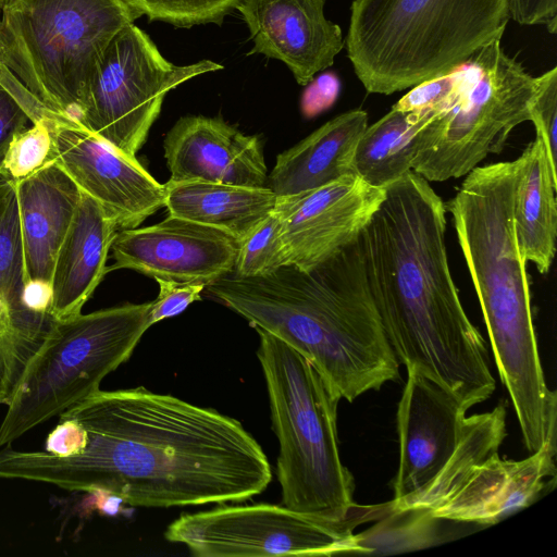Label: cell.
<instances>
[{"mask_svg":"<svg viewBox=\"0 0 557 557\" xmlns=\"http://www.w3.org/2000/svg\"><path fill=\"white\" fill-rule=\"evenodd\" d=\"M52 297L51 282L44 280H30L25 282L22 301L28 310L51 315Z\"/></svg>","mask_w":557,"mask_h":557,"instance_id":"obj_37","label":"cell"},{"mask_svg":"<svg viewBox=\"0 0 557 557\" xmlns=\"http://www.w3.org/2000/svg\"><path fill=\"white\" fill-rule=\"evenodd\" d=\"M500 40L470 57V79L458 103L416 134L411 170L426 181L466 176L490 153H499L516 126L530 121L536 79Z\"/></svg>","mask_w":557,"mask_h":557,"instance_id":"obj_10","label":"cell"},{"mask_svg":"<svg viewBox=\"0 0 557 557\" xmlns=\"http://www.w3.org/2000/svg\"><path fill=\"white\" fill-rule=\"evenodd\" d=\"M384 518L369 530L358 533L363 555L391 554L419 549L437 543L438 521L426 510L386 511ZM382 516V517H383Z\"/></svg>","mask_w":557,"mask_h":557,"instance_id":"obj_26","label":"cell"},{"mask_svg":"<svg viewBox=\"0 0 557 557\" xmlns=\"http://www.w3.org/2000/svg\"><path fill=\"white\" fill-rule=\"evenodd\" d=\"M255 330L280 443L276 473L283 505L329 522L360 524L377 518L379 506L355 503V480L341 459V399L301 354L269 332Z\"/></svg>","mask_w":557,"mask_h":557,"instance_id":"obj_6","label":"cell"},{"mask_svg":"<svg viewBox=\"0 0 557 557\" xmlns=\"http://www.w3.org/2000/svg\"><path fill=\"white\" fill-rule=\"evenodd\" d=\"M150 302L124 304L54 320L27 363L0 423V446L97 392L151 326Z\"/></svg>","mask_w":557,"mask_h":557,"instance_id":"obj_8","label":"cell"},{"mask_svg":"<svg viewBox=\"0 0 557 557\" xmlns=\"http://www.w3.org/2000/svg\"><path fill=\"white\" fill-rule=\"evenodd\" d=\"M52 112L17 133L0 164V174L15 184L54 160Z\"/></svg>","mask_w":557,"mask_h":557,"instance_id":"obj_27","label":"cell"},{"mask_svg":"<svg viewBox=\"0 0 557 557\" xmlns=\"http://www.w3.org/2000/svg\"><path fill=\"white\" fill-rule=\"evenodd\" d=\"M117 231L100 205L82 193L53 265L50 313L54 320L82 312L108 273L107 259Z\"/></svg>","mask_w":557,"mask_h":557,"instance_id":"obj_20","label":"cell"},{"mask_svg":"<svg viewBox=\"0 0 557 557\" xmlns=\"http://www.w3.org/2000/svg\"><path fill=\"white\" fill-rule=\"evenodd\" d=\"M470 79V65H463L413 86L392 108L400 111H448L461 98Z\"/></svg>","mask_w":557,"mask_h":557,"instance_id":"obj_30","label":"cell"},{"mask_svg":"<svg viewBox=\"0 0 557 557\" xmlns=\"http://www.w3.org/2000/svg\"><path fill=\"white\" fill-rule=\"evenodd\" d=\"M324 5L325 0H240L236 9L253 41L249 54L285 63L306 86L345 47L342 28L326 18Z\"/></svg>","mask_w":557,"mask_h":557,"instance_id":"obj_17","label":"cell"},{"mask_svg":"<svg viewBox=\"0 0 557 557\" xmlns=\"http://www.w3.org/2000/svg\"><path fill=\"white\" fill-rule=\"evenodd\" d=\"M357 525L329 522L284 505H223L180 516L164 536L197 557L332 556L361 554Z\"/></svg>","mask_w":557,"mask_h":557,"instance_id":"obj_12","label":"cell"},{"mask_svg":"<svg viewBox=\"0 0 557 557\" xmlns=\"http://www.w3.org/2000/svg\"><path fill=\"white\" fill-rule=\"evenodd\" d=\"M445 111H400L388 113L368 125L360 136L352 172L371 186L386 188L411 171L416 134Z\"/></svg>","mask_w":557,"mask_h":557,"instance_id":"obj_24","label":"cell"},{"mask_svg":"<svg viewBox=\"0 0 557 557\" xmlns=\"http://www.w3.org/2000/svg\"><path fill=\"white\" fill-rule=\"evenodd\" d=\"M506 406L465 417L456 448L438 474L403 508L453 522L488 525L534 503L555 479L556 442L522 460L502 458Z\"/></svg>","mask_w":557,"mask_h":557,"instance_id":"obj_9","label":"cell"},{"mask_svg":"<svg viewBox=\"0 0 557 557\" xmlns=\"http://www.w3.org/2000/svg\"><path fill=\"white\" fill-rule=\"evenodd\" d=\"M159 293L153 301H150V324L182 313L190 304L200 300L201 293L206 288L203 283L176 282L171 280H156Z\"/></svg>","mask_w":557,"mask_h":557,"instance_id":"obj_32","label":"cell"},{"mask_svg":"<svg viewBox=\"0 0 557 557\" xmlns=\"http://www.w3.org/2000/svg\"><path fill=\"white\" fill-rule=\"evenodd\" d=\"M385 189L349 174L327 185L277 197L275 212L288 265L309 271L356 242Z\"/></svg>","mask_w":557,"mask_h":557,"instance_id":"obj_14","label":"cell"},{"mask_svg":"<svg viewBox=\"0 0 557 557\" xmlns=\"http://www.w3.org/2000/svg\"><path fill=\"white\" fill-rule=\"evenodd\" d=\"M8 0H0V9L2 8V5L7 2Z\"/></svg>","mask_w":557,"mask_h":557,"instance_id":"obj_38","label":"cell"},{"mask_svg":"<svg viewBox=\"0 0 557 557\" xmlns=\"http://www.w3.org/2000/svg\"><path fill=\"white\" fill-rule=\"evenodd\" d=\"M59 416L86 431L71 457L0 449V479L99 492L131 506L176 507L243 502L272 473L257 441L235 419L144 386L101 391Z\"/></svg>","mask_w":557,"mask_h":557,"instance_id":"obj_1","label":"cell"},{"mask_svg":"<svg viewBox=\"0 0 557 557\" xmlns=\"http://www.w3.org/2000/svg\"><path fill=\"white\" fill-rule=\"evenodd\" d=\"M163 148L171 181L268 185L259 137L239 132L221 117H181L166 134Z\"/></svg>","mask_w":557,"mask_h":557,"instance_id":"obj_18","label":"cell"},{"mask_svg":"<svg viewBox=\"0 0 557 557\" xmlns=\"http://www.w3.org/2000/svg\"><path fill=\"white\" fill-rule=\"evenodd\" d=\"M25 284L24 255L16 184L0 174V317L32 324L53 318L28 310L22 301Z\"/></svg>","mask_w":557,"mask_h":557,"instance_id":"obj_25","label":"cell"},{"mask_svg":"<svg viewBox=\"0 0 557 557\" xmlns=\"http://www.w3.org/2000/svg\"><path fill=\"white\" fill-rule=\"evenodd\" d=\"M238 247L220 230L169 214L154 225L119 230L108 272L131 269L154 280L208 285L233 272Z\"/></svg>","mask_w":557,"mask_h":557,"instance_id":"obj_15","label":"cell"},{"mask_svg":"<svg viewBox=\"0 0 557 557\" xmlns=\"http://www.w3.org/2000/svg\"><path fill=\"white\" fill-rule=\"evenodd\" d=\"M163 185L170 215L220 230L238 243L275 209L277 200L268 186L171 180Z\"/></svg>","mask_w":557,"mask_h":557,"instance_id":"obj_22","label":"cell"},{"mask_svg":"<svg viewBox=\"0 0 557 557\" xmlns=\"http://www.w3.org/2000/svg\"><path fill=\"white\" fill-rule=\"evenodd\" d=\"M212 298L301 354L339 398L354 401L399 376L367 282L359 237L309 271L285 265L260 277L232 273Z\"/></svg>","mask_w":557,"mask_h":557,"instance_id":"obj_3","label":"cell"},{"mask_svg":"<svg viewBox=\"0 0 557 557\" xmlns=\"http://www.w3.org/2000/svg\"><path fill=\"white\" fill-rule=\"evenodd\" d=\"M508 21V0H354L345 47L366 90L391 95L463 65Z\"/></svg>","mask_w":557,"mask_h":557,"instance_id":"obj_5","label":"cell"},{"mask_svg":"<svg viewBox=\"0 0 557 557\" xmlns=\"http://www.w3.org/2000/svg\"><path fill=\"white\" fill-rule=\"evenodd\" d=\"M240 0H125L139 15L149 21H161L175 27L214 23L221 25L225 15L236 9Z\"/></svg>","mask_w":557,"mask_h":557,"instance_id":"obj_29","label":"cell"},{"mask_svg":"<svg viewBox=\"0 0 557 557\" xmlns=\"http://www.w3.org/2000/svg\"><path fill=\"white\" fill-rule=\"evenodd\" d=\"M398 403V469L386 511L400 510L438 474L453 455L467 410L447 389L413 369Z\"/></svg>","mask_w":557,"mask_h":557,"instance_id":"obj_16","label":"cell"},{"mask_svg":"<svg viewBox=\"0 0 557 557\" xmlns=\"http://www.w3.org/2000/svg\"><path fill=\"white\" fill-rule=\"evenodd\" d=\"M508 12L509 18L521 25H541L556 34L557 0H508Z\"/></svg>","mask_w":557,"mask_h":557,"instance_id":"obj_35","label":"cell"},{"mask_svg":"<svg viewBox=\"0 0 557 557\" xmlns=\"http://www.w3.org/2000/svg\"><path fill=\"white\" fill-rule=\"evenodd\" d=\"M522 157L476 166L445 203L451 213L499 377L530 454L556 441L557 398L546 385L533 323L527 260L513 203Z\"/></svg>","mask_w":557,"mask_h":557,"instance_id":"obj_4","label":"cell"},{"mask_svg":"<svg viewBox=\"0 0 557 557\" xmlns=\"http://www.w3.org/2000/svg\"><path fill=\"white\" fill-rule=\"evenodd\" d=\"M341 81L333 72H324L313 77L301 98V109L307 116H313L330 108L338 97Z\"/></svg>","mask_w":557,"mask_h":557,"instance_id":"obj_36","label":"cell"},{"mask_svg":"<svg viewBox=\"0 0 557 557\" xmlns=\"http://www.w3.org/2000/svg\"><path fill=\"white\" fill-rule=\"evenodd\" d=\"M25 282H51L57 253L69 231L82 191L54 162L16 183Z\"/></svg>","mask_w":557,"mask_h":557,"instance_id":"obj_19","label":"cell"},{"mask_svg":"<svg viewBox=\"0 0 557 557\" xmlns=\"http://www.w3.org/2000/svg\"><path fill=\"white\" fill-rule=\"evenodd\" d=\"M223 65L201 60L175 65L135 24L115 35L91 71L76 121L128 158L136 159L159 116L165 95Z\"/></svg>","mask_w":557,"mask_h":557,"instance_id":"obj_11","label":"cell"},{"mask_svg":"<svg viewBox=\"0 0 557 557\" xmlns=\"http://www.w3.org/2000/svg\"><path fill=\"white\" fill-rule=\"evenodd\" d=\"M368 120L364 110L354 109L327 121L276 157L267 186L277 197L289 196L355 174L354 153Z\"/></svg>","mask_w":557,"mask_h":557,"instance_id":"obj_21","label":"cell"},{"mask_svg":"<svg viewBox=\"0 0 557 557\" xmlns=\"http://www.w3.org/2000/svg\"><path fill=\"white\" fill-rule=\"evenodd\" d=\"M288 265L281 222L273 210L242 243L232 274L237 277H260Z\"/></svg>","mask_w":557,"mask_h":557,"instance_id":"obj_28","label":"cell"},{"mask_svg":"<svg viewBox=\"0 0 557 557\" xmlns=\"http://www.w3.org/2000/svg\"><path fill=\"white\" fill-rule=\"evenodd\" d=\"M59 417V423L46 440L45 450L58 457H71L81 454L87 441L85 429L73 418Z\"/></svg>","mask_w":557,"mask_h":557,"instance_id":"obj_34","label":"cell"},{"mask_svg":"<svg viewBox=\"0 0 557 557\" xmlns=\"http://www.w3.org/2000/svg\"><path fill=\"white\" fill-rule=\"evenodd\" d=\"M521 157L513 203L516 235L527 262H532L541 274H546L556 251L557 174L550 169L540 136H535Z\"/></svg>","mask_w":557,"mask_h":557,"instance_id":"obj_23","label":"cell"},{"mask_svg":"<svg viewBox=\"0 0 557 557\" xmlns=\"http://www.w3.org/2000/svg\"><path fill=\"white\" fill-rule=\"evenodd\" d=\"M446 212L429 181L411 170L385 188L359 242L370 294L398 362L468 410L491 397L495 379L449 270Z\"/></svg>","mask_w":557,"mask_h":557,"instance_id":"obj_2","label":"cell"},{"mask_svg":"<svg viewBox=\"0 0 557 557\" xmlns=\"http://www.w3.org/2000/svg\"><path fill=\"white\" fill-rule=\"evenodd\" d=\"M139 17L125 0H8L0 64L46 108L76 120L97 61Z\"/></svg>","mask_w":557,"mask_h":557,"instance_id":"obj_7","label":"cell"},{"mask_svg":"<svg viewBox=\"0 0 557 557\" xmlns=\"http://www.w3.org/2000/svg\"><path fill=\"white\" fill-rule=\"evenodd\" d=\"M536 88L531 103L530 122L543 139L552 171L557 174V67L535 77Z\"/></svg>","mask_w":557,"mask_h":557,"instance_id":"obj_31","label":"cell"},{"mask_svg":"<svg viewBox=\"0 0 557 557\" xmlns=\"http://www.w3.org/2000/svg\"><path fill=\"white\" fill-rule=\"evenodd\" d=\"M33 124L26 109L16 97L0 84V164L12 138Z\"/></svg>","mask_w":557,"mask_h":557,"instance_id":"obj_33","label":"cell"},{"mask_svg":"<svg viewBox=\"0 0 557 557\" xmlns=\"http://www.w3.org/2000/svg\"><path fill=\"white\" fill-rule=\"evenodd\" d=\"M54 162L96 200L117 230L137 227L164 207V185L75 119H53Z\"/></svg>","mask_w":557,"mask_h":557,"instance_id":"obj_13","label":"cell"}]
</instances>
